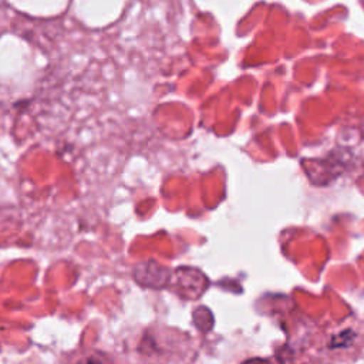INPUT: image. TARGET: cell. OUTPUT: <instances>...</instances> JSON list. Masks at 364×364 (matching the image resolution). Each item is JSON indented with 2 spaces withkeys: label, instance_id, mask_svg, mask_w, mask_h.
I'll list each match as a JSON object with an SVG mask.
<instances>
[{
  "label": "cell",
  "instance_id": "6da1fadb",
  "mask_svg": "<svg viewBox=\"0 0 364 364\" xmlns=\"http://www.w3.org/2000/svg\"><path fill=\"white\" fill-rule=\"evenodd\" d=\"M60 364H118V363L102 351L88 348V350H78L75 353H71Z\"/></svg>",
  "mask_w": 364,
  "mask_h": 364
}]
</instances>
